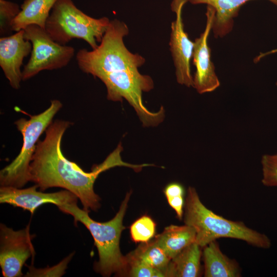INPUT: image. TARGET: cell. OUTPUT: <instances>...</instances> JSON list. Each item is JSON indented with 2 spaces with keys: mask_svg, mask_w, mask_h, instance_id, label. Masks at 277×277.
<instances>
[{
  "mask_svg": "<svg viewBox=\"0 0 277 277\" xmlns=\"http://www.w3.org/2000/svg\"><path fill=\"white\" fill-rule=\"evenodd\" d=\"M128 33L125 23L116 19L110 21L97 47L91 51L78 50L76 59L83 72L98 78L105 84L108 100L122 102L125 98L136 107L143 103V92L152 89L154 84L150 76L138 70L145 58L125 46L123 38Z\"/></svg>",
  "mask_w": 277,
  "mask_h": 277,
  "instance_id": "obj_2",
  "label": "cell"
},
{
  "mask_svg": "<svg viewBox=\"0 0 277 277\" xmlns=\"http://www.w3.org/2000/svg\"><path fill=\"white\" fill-rule=\"evenodd\" d=\"M187 1L173 0L172 2L171 9L176 14V19L171 23L169 46L176 81L180 84L190 87L193 86L190 64L194 42L189 39L185 31L182 17V8Z\"/></svg>",
  "mask_w": 277,
  "mask_h": 277,
  "instance_id": "obj_9",
  "label": "cell"
},
{
  "mask_svg": "<svg viewBox=\"0 0 277 277\" xmlns=\"http://www.w3.org/2000/svg\"><path fill=\"white\" fill-rule=\"evenodd\" d=\"M37 188L36 184L24 189L12 186H1L0 203L20 207L33 214L38 207L45 204H53L59 207L77 202L78 197L67 190L44 193L37 191Z\"/></svg>",
  "mask_w": 277,
  "mask_h": 277,
  "instance_id": "obj_11",
  "label": "cell"
},
{
  "mask_svg": "<svg viewBox=\"0 0 277 277\" xmlns=\"http://www.w3.org/2000/svg\"><path fill=\"white\" fill-rule=\"evenodd\" d=\"M275 52H277V49H275V50H273L271 51H269L268 52V54H271V53H275Z\"/></svg>",
  "mask_w": 277,
  "mask_h": 277,
  "instance_id": "obj_26",
  "label": "cell"
},
{
  "mask_svg": "<svg viewBox=\"0 0 277 277\" xmlns=\"http://www.w3.org/2000/svg\"><path fill=\"white\" fill-rule=\"evenodd\" d=\"M166 198L184 195L183 186L177 183H172L166 186L164 190Z\"/></svg>",
  "mask_w": 277,
  "mask_h": 277,
  "instance_id": "obj_25",
  "label": "cell"
},
{
  "mask_svg": "<svg viewBox=\"0 0 277 277\" xmlns=\"http://www.w3.org/2000/svg\"><path fill=\"white\" fill-rule=\"evenodd\" d=\"M63 107L58 100L51 101L49 107L43 112L21 118L14 122L23 136V145L17 156L0 171L1 186L22 188L29 182V167L41 135L52 123Z\"/></svg>",
  "mask_w": 277,
  "mask_h": 277,
  "instance_id": "obj_6",
  "label": "cell"
},
{
  "mask_svg": "<svg viewBox=\"0 0 277 277\" xmlns=\"http://www.w3.org/2000/svg\"><path fill=\"white\" fill-rule=\"evenodd\" d=\"M195 232L191 226L171 225L154 240L168 257L173 259L184 248L195 242Z\"/></svg>",
  "mask_w": 277,
  "mask_h": 277,
  "instance_id": "obj_16",
  "label": "cell"
},
{
  "mask_svg": "<svg viewBox=\"0 0 277 277\" xmlns=\"http://www.w3.org/2000/svg\"><path fill=\"white\" fill-rule=\"evenodd\" d=\"M201 247L194 242L171 259L165 276L197 277L200 275Z\"/></svg>",
  "mask_w": 277,
  "mask_h": 277,
  "instance_id": "obj_17",
  "label": "cell"
},
{
  "mask_svg": "<svg viewBox=\"0 0 277 277\" xmlns=\"http://www.w3.org/2000/svg\"><path fill=\"white\" fill-rule=\"evenodd\" d=\"M155 223L149 216L144 215L136 220L130 226L131 239L135 243H146L155 232Z\"/></svg>",
  "mask_w": 277,
  "mask_h": 277,
  "instance_id": "obj_19",
  "label": "cell"
},
{
  "mask_svg": "<svg viewBox=\"0 0 277 277\" xmlns=\"http://www.w3.org/2000/svg\"><path fill=\"white\" fill-rule=\"evenodd\" d=\"M21 9L14 3L0 0V35L2 37L11 35L13 31L11 24Z\"/></svg>",
  "mask_w": 277,
  "mask_h": 277,
  "instance_id": "obj_20",
  "label": "cell"
},
{
  "mask_svg": "<svg viewBox=\"0 0 277 277\" xmlns=\"http://www.w3.org/2000/svg\"><path fill=\"white\" fill-rule=\"evenodd\" d=\"M205 277H239L241 272L238 263L228 258L214 240L204 247L202 253Z\"/></svg>",
  "mask_w": 277,
  "mask_h": 277,
  "instance_id": "obj_14",
  "label": "cell"
},
{
  "mask_svg": "<svg viewBox=\"0 0 277 277\" xmlns=\"http://www.w3.org/2000/svg\"><path fill=\"white\" fill-rule=\"evenodd\" d=\"M24 30L0 38V66L12 88L17 90L22 80L21 66L32 51V43L24 38Z\"/></svg>",
  "mask_w": 277,
  "mask_h": 277,
  "instance_id": "obj_12",
  "label": "cell"
},
{
  "mask_svg": "<svg viewBox=\"0 0 277 277\" xmlns=\"http://www.w3.org/2000/svg\"><path fill=\"white\" fill-rule=\"evenodd\" d=\"M168 204L174 210L177 217L181 220L183 216V209L185 205L184 195H179L167 198Z\"/></svg>",
  "mask_w": 277,
  "mask_h": 277,
  "instance_id": "obj_24",
  "label": "cell"
},
{
  "mask_svg": "<svg viewBox=\"0 0 277 277\" xmlns=\"http://www.w3.org/2000/svg\"><path fill=\"white\" fill-rule=\"evenodd\" d=\"M130 195L131 192L126 194L115 216L106 222H98L92 219L89 212L80 208L77 203L58 207L63 213L73 217L75 225L81 222L89 231L99 256L94 269L105 276H110L113 273L121 274L128 266L127 258L122 255L120 250V240L122 232L126 228L123 221Z\"/></svg>",
  "mask_w": 277,
  "mask_h": 277,
  "instance_id": "obj_4",
  "label": "cell"
},
{
  "mask_svg": "<svg viewBox=\"0 0 277 277\" xmlns=\"http://www.w3.org/2000/svg\"><path fill=\"white\" fill-rule=\"evenodd\" d=\"M110 21L108 17H92L83 12L72 0H58L45 26V30L56 43L66 45L73 38L86 41L95 49L101 43Z\"/></svg>",
  "mask_w": 277,
  "mask_h": 277,
  "instance_id": "obj_5",
  "label": "cell"
},
{
  "mask_svg": "<svg viewBox=\"0 0 277 277\" xmlns=\"http://www.w3.org/2000/svg\"><path fill=\"white\" fill-rule=\"evenodd\" d=\"M261 165L262 184L268 187H277V153L263 155Z\"/></svg>",
  "mask_w": 277,
  "mask_h": 277,
  "instance_id": "obj_22",
  "label": "cell"
},
{
  "mask_svg": "<svg viewBox=\"0 0 277 277\" xmlns=\"http://www.w3.org/2000/svg\"><path fill=\"white\" fill-rule=\"evenodd\" d=\"M129 266V275L134 277H162L165 276L161 271L129 255L126 256Z\"/></svg>",
  "mask_w": 277,
  "mask_h": 277,
  "instance_id": "obj_23",
  "label": "cell"
},
{
  "mask_svg": "<svg viewBox=\"0 0 277 277\" xmlns=\"http://www.w3.org/2000/svg\"><path fill=\"white\" fill-rule=\"evenodd\" d=\"M184 221L194 229L195 242L201 247L220 238L238 239L264 249L271 245L270 240L265 234L249 228L242 222L226 219L207 208L192 187L187 190Z\"/></svg>",
  "mask_w": 277,
  "mask_h": 277,
  "instance_id": "obj_3",
  "label": "cell"
},
{
  "mask_svg": "<svg viewBox=\"0 0 277 277\" xmlns=\"http://www.w3.org/2000/svg\"><path fill=\"white\" fill-rule=\"evenodd\" d=\"M128 255L161 271L164 275L171 260L154 240L142 243Z\"/></svg>",
  "mask_w": 277,
  "mask_h": 277,
  "instance_id": "obj_18",
  "label": "cell"
},
{
  "mask_svg": "<svg viewBox=\"0 0 277 277\" xmlns=\"http://www.w3.org/2000/svg\"><path fill=\"white\" fill-rule=\"evenodd\" d=\"M72 123L56 120L45 131L43 140L38 141L29 167V181L37 185L41 191L60 187L74 194L80 199L83 209L90 212L100 207V196L94 191V184L103 172L117 166H125L139 171L146 164L134 165L125 162L121 156L123 147H117L101 164L86 172L76 163L63 153L62 140Z\"/></svg>",
  "mask_w": 277,
  "mask_h": 277,
  "instance_id": "obj_1",
  "label": "cell"
},
{
  "mask_svg": "<svg viewBox=\"0 0 277 277\" xmlns=\"http://www.w3.org/2000/svg\"><path fill=\"white\" fill-rule=\"evenodd\" d=\"M58 0H25L21 11L11 24L13 31L25 29L31 25L45 29L50 11Z\"/></svg>",
  "mask_w": 277,
  "mask_h": 277,
  "instance_id": "obj_15",
  "label": "cell"
},
{
  "mask_svg": "<svg viewBox=\"0 0 277 277\" xmlns=\"http://www.w3.org/2000/svg\"><path fill=\"white\" fill-rule=\"evenodd\" d=\"M215 14L214 9L207 6L205 29L194 42L192 57L196 71L193 77V87L200 94L213 91L220 85L214 64L211 61V50L208 44V38L212 29Z\"/></svg>",
  "mask_w": 277,
  "mask_h": 277,
  "instance_id": "obj_10",
  "label": "cell"
},
{
  "mask_svg": "<svg viewBox=\"0 0 277 277\" xmlns=\"http://www.w3.org/2000/svg\"><path fill=\"white\" fill-rule=\"evenodd\" d=\"M73 255V253L70 254L56 265L44 268H36L33 265L27 266L28 271L25 276H62L65 273L68 265Z\"/></svg>",
  "mask_w": 277,
  "mask_h": 277,
  "instance_id": "obj_21",
  "label": "cell"
},
{
  "mask_svg": "<svg viewBox=\"0 0 277 277\" xmlns=\"http://www.w3.org/2000/svg\"><path fill=\"white\" fill-rule=\"evenodd\" d=\"M30 223L24 229L14 230L3 224L0 226V266L4 277H20L22 268L35 250L32 243Z\"/></svg>",
  "mask_w": 277,
  "mask_h": 277,
  "instance_id": "obj_8",
  "label": "cell"
},
{
  "mask_svg": "<svg viewBox=\"0 0 277 277\" xmlns=\"http://www.w3.org/2000/svg\"><path fill=\"white\" fill-rule=\"evenodd\" d=\"M24 38L31 42V56L22 71V80H28L43 70L62 68L68 65L74 55L73 47L53 41L45 29L35 25L27 27Z\"/></svg>",
  "mask_w": 277,
  "mask_h": 277,
  "instance_id": "obj_7",
  "label": "cell"
},
{
  "mask_svg": "<svg viewBox=\"0 0 277 277\" xmlns=\"http://www.w3.org/2000/svg\"><path fill=\"white\" fill-rule=\"evenodd\" d=\"M192 4H205L213 7L215 14L212 29L214 36L222 37L232 30L233 19L240 8L251 0H188ZM277 6V0H269Z\"/></svg>",
  "mask_w": 277,
  "mask_h": 277,
  "instance_id": "obj_13",
  "label": "cell"
}]
</instances>
